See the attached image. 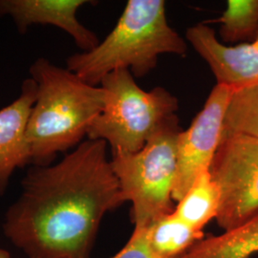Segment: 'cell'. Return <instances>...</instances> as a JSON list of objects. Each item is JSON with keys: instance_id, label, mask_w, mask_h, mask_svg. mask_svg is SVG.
I'll return each mask as SVG.
<instances>
[{"instance_id": "obj_1", "label": "cell", "mask_w": 258, "mask_h": 258, "mask_svg": "<svg viewBox=\"0 0 258 258\" xmlns=\"http://www.w3.org/2000/svg\"><path fill=\"white\" fill-rule=\"evenodd\" d=\"M123 203L107 144L87 139L58 163L28 170L3 233L26 258H89L104 215Z\"/></svg>"}, {"instance_id": "obj_2", "label": "cell", "mask_w": 258, "mask_h": 258, "mask_svg": "<svg viewBox=\"0 0 258 258\" xmlns=\"http://www.w3.org/2000/svg\"><path fill=\"white\" fill-rule=\"evenodd\" d=\"M37 98L27 125L32 166H50L58 153L77 148L104 106L105 92L39 57L30 67Z\"/></svg>"}, {"instance_id": "obj_3", "label": "cell", "mask_w": 258, "mask_h": 258, "mask_svg": "<svg viewBox=\"0 0 258 258\" xmlns=\"http://www.w3.org/2000/svg\"><path fill=\"white\" fill-rule=\"evenodd\" d=\"M187 46L167 23L164 0H129L114 29L88 52L70 55L67 69L93 86L119 69L148 74L164 54L184 56Z\"/></svg>"}, {"instance_id": "obj_4", "label": "cell", "mask_w": 258, "mask_h": 258, "mask_svg": "<svg viewBox=\"0 0 258 258\" xmlns=\"http://www.w3.org/2000/svg\"><path fill=\"white\" fill-rule=\"evenodd\" d=\"M104 106L87 131L89 140L109 145L112 155L135 153L159 129L177 116L179 102L164 87L143 90L127 69H119L102 79Z\"/></svg>"}, {"instance_id": "obj_5", "label": "cell", "mask_w": 258, "mask_h": 258, "mask_svg": "<svg viewBox=\"0 0 258 258\" xmlns=\"http://www.w3.org/2000/svg\"><path fill=\"white\" fill-rule=\"evenodd\" d=\"M182 130L175 116L135 153L113 154L111 165L124 202H131L134 229L145 230L174 211L177 138Z\"/></svg>"}, {"instance_id": "obj_6", "label": "cell", "mask_w": 258, "mask_h": 258, "mask_svg": "<svg viewBox=\"0 0 258 258\" xmlns=\"http://www.w3.org/2000/svg\"><path fill=\"white\" fill-rule=\"evenodd\" d=\"M210 171L220 191L216 221L222 230H232L257 213L258 139L223 135Z\"/></svg>"}, {"instance_id": "obj_7", "label": "cell", "mask_w": 258, "mask_h": 258, "mask_svg": "<svg viewBox=\"0 0 258 258\" xmlns=\"http://www.w3.org/2000/svg\"><path fill=\"white\" fill-rule=\"evenodd\" d=\"M231 93L229 87L216 84L190 126L179 133L176 145L177 176L173 201L178 202L195 180L210 170L221 145Z\"/></svg>"}, {"instance_id": "obj_8", "label": "cell", "mask_w": 258, "mask_h": 258, "mask_svg": "<svg viewBox=\"0 0 258 258\" xmlns=\"http://www.w3.org/2000/svg\"><path fill=\"white\" fill-rule=\"evenodd\" d=\"M185 37L212 69L216 84L234 91L258 83V35L249 42L227 45L212 28L199 23L186 30Z\"/></svg>"}, {"instance_id": "obj_9", "label": "cell", "mask_w": 258, "mask_h": 258, "mask_svg": "<svg viewBox=\"0 0 258 258\" xmlns=\"http://www.w3.org/2000/svg\"><path fill=\"white\" fill-rule=\"evenodd\" d=\"M86 0H0V18L9 16L20 34L35 24L53 25L63 30L83 52L91 51L100 41L77 18Z\"/></svg>"}, {"instance_id": "obj_10", "label": "cell", "mask_w": 258, "mask_h": 258, "mask_svg": "<svg viewBox=\"0 0 258 258\" xmlns=\"http://www.w3.org/2000/svg\"><path fill=\"white\" fill-rule=\"evenodd\" d=\"M36 98L37 84L29 78L22 83L19 97L0 109V197L6 192L14 172L32 165L26 133Z\"/></svg>"}, {"instance_id": "obj_11", "label": "cell", "mask_w": 258, "mask_h": 258, "mask_svg": "<svg viewBox=\"0 0 258 258\" xmlns=\"http://www.w3.org/2000/svg\"><path fill=\"white\" fill-rule=\"evenodd\" d=\"M258 253V212L238 227L199 241L180 258H251Z\"/></svg>"}, {"instance_id": "obj_12", "label": "cell", "mask_w": 258, "mask_h": 258, "mask_svg": "<svg viewBox=\"0 0 258 258\" xmlns=\"http://www.w3.org/2000/svg\"><path fill=\"white\" fill-rule=\"evenodd\" d=\"M144 232L148 248L158 258L182 257L204 239L203 231L182 221L174 211L151 223Z\"/></svg>"}, {"instance_id": "obj_13", "label": "cell", "mask_w": 258, "mask_h": 258, "mask_svg": "<svg viewBox=\"0 0 258 258\" xmlns=\"http://www.w3.org/2000/svg\"><path fill=\"white\" fill-rule=\"evenodd\" d=\"M220 206L219 187L211 171L199 176L184 196L177 202L174 213L184 223L198 231L216 219Z\"/></svg>"}, {"instance_id": "obj_14", "label": "cell", "mask_w": 258, "mask_h": 258, "mask_svg": "<svg viewBox=\"0 0 258 258\" xmlns=\"http://www.w3.org/2000/svg\"><path fill=\"white\" fill-rule=\"evenodd\" d=\"M216 22L221 24L220 36L225 43L235 45L253 40L258 35V0L227 1V9Z\"/></svg>"}, {"instance_id": "obj_15", "label": "cell", "mask_w": 258, "mask_h": 258, "mask_svg": "<svg viewBox=\"0 0 258 258\" xmlns=\"http://www.w3.org/2000/svg\"><path fill=\"white\" fill-rule=\"evenodd\" d=\"M223 135L258 139V83L232 91Z\"/></svg>"}, {"instance_id": "obj_16", "label": "cell", "mask_w": 258, "mask_h": 258, "mask_svg": "<svg viewBox=\"0 0 258 258\" xmlns=\"http://www.w3.org/2000/svg\"><path fill=\"white\" fill-rule=\"evenodd\" d=\"M111 258H158L148 248L145 238L144 230H136L132 232L127 243L120 251Z\"/></svg>"}, {"instance_id": "obj_17", "label": "cell", "mask_w": 258, "mask_h": 258, "mask_svg": "<svg viewBox=\"0 0 258 258\" xmlns=\"http://www.w3.org/2000/svg\"><path fill=\"white\" fill-rule=\"evenodd\" d=\"M0 258H11V253L8 250L0 248Z\"/></svg>"}]
</instances>
